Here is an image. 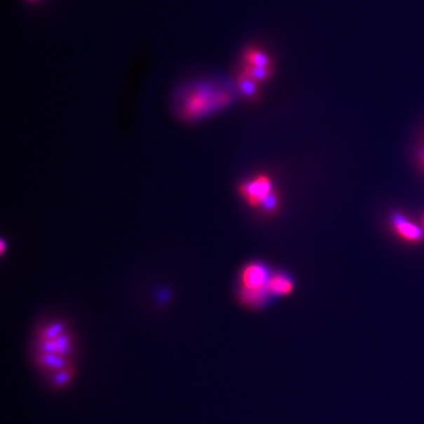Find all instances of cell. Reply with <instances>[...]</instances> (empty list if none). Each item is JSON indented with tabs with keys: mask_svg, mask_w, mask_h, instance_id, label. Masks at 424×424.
<instances>
[{
	"mask_svg": "<svg viewBox=\"0 0 424 424\" xmlns=\"http://www.w3.org/2000/svg\"><path fill=\"white\" fill-rule=\"evenodd\" d=\"M271 273L264 264L250 263L240 273V299L250 308H259L268 301V280Z\"/></svg>",
	"mask_w": 424,
	"mask_h": 424,
	"instance_id": "1",
	"label": "cell"
},
{
	"mask_svg": "<svg viewBox=\"0 0 424 424\" xmlns=\"http://www.w3.org/2000/svg\"><path fill=\"white\" fill-rule=\"evenodd\" d=\"M238 191L251 207L259 209L263 202L276 191L273 178L269 175L259 174L238 186Z\"/></svg>",
	"mask_w": 424,
	"mask_h": 424,
	"instance_id": "2",
	"label": "cell"
},
{
	"mask_svg": "<svg viewBox=\"0 0 424 424\" xmlns=\"http://www.w3.org/2000/svg\"><path fill=\"white\" fill-rule=\"evenodd\" d=\"M389 224L395 236L403 242L409 244L423 243L424 229L420 223H415L402 212L395 211L394 214H391Z\"/></svg>",
	"mask_w": 424,
	"mask_h": 424,
	"instance_id": "3",
	"label": "cell"
},
{
	"mask_svg": "<svg viewBox=\"0 0 424 424\" xmlns=\"http://www.w3.org/2000/svg\"><path fill=\"white\" fill-rule=\"evenodd\" d=\"M270 295L285 296L294 292V280L285 273H273L268 280Z\"/></svg>",
	"mask_w": 424,
	"mask_h": 424,
	"instance_id": "4",
	"label": "cell"
},
{
	"mask_svg": "<svg viewBox=\"0 0 424 424\" xmlns=\"http://www.w3.org/2000/svg\"><path fill=\"white\" fill-rule=\"evenodd\" d=\"M245 65L254 67H268L271 69L270 60L266 57V53L259 51V50H250L245 55Z\"/></svg>",
	"mask_w": 424,
	"mask_h": 424,
	"instance_id": "5",
	"label": "cell"
},
{
	"mask_svg": "<svg viewBox=\"0 0 424 424\" xmlns=\"http://www.w3.org/2000/svg\"><path fill=\"white\" fill-rule=\"evenodd\" d=\"M259 83L251 79L249 76L245 74H240L238 77V88L240 93H243L244 96L247 98H254L259 93Z\"/></svg>",
	"mask_w": 424,
	"mask_h": 424,
	"instance_id": "6",
	"label": "cell"
},
{
	"mask_svg": "<svg viewBox=\"0 0 424 424\" xmlns=\"http://www.w3.org/2000/svg\"><path fill=\"white\" fill-rule=\"evenodd\" d=\"M62 327L60 324L52 325L50 328L45 331L44 338L45 341H50V339L57 338V336L60 335Z\"/></svg>",
	"mask_w": 424,
	"mask_h": 424,
	"instance_id": "7",
	"label": "cell"
},
{
	"mask_svg": "<svg viewBox=\"0 0 424 424\" xmlns=\"http://www.w3.org/2000/svg\"><path fill=\"white\" fill-rule=\"evenodd\" d=\"M415 158H416L417 165L424 172V144L420 145V148L417 149Z\"/></svg>",
	"mask_w": 424,
	"mask_h": 424,
	"instance_id": "8",
	"label": "cell"
},
{
	"mask_svg": "<svg viewBox=\"0 0 424 424\" xmlns=\"http://www.w3.org/2000/svg\"><path fill=\"white\" fill-rule=\"evenodd\" d=\"M5 249V242L4 240H1V254H4Z\"/></svg>",
	"mask_w": 424,
	"mask_h": 424,
	"instance_id": "9",
	"label": "cell"
},
{
	"mask_svg": "<svg viewBox=\"0 0 424 424\" xmlns=\"http://www.w3.org/2000/svg\"><path fill=\"white\" fill-rule=\"evenodd\" d=\"M420 225H422V228L424 229V211L423 214H422V218H420Z\"/></svg>",
	"mask_w": 424,
	"mask_h": 424,
	"instance_id": "10",
	"label": "cell"
}]
</instances>
